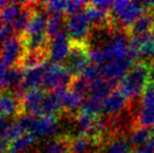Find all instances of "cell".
I'll list each match as a JSON object with an SVG mask.
<instances>
[{"instance_id": "cell-1", "label": "cell", "mask_w": 154, "mask_h": 153, "mask_svg": "<svg viewBox=\"0 0 154 153\" xmlns=\"http://www.w3.org/2000/svg\"><path fill=\"white\" fill-rule=\"evenodd\" d=\"M149 84V63L135 62L119 84V89L130 104L140 102L147 85Z\"/></svg>"}, {"instance_id": "cell-2", "label": "cell", "mask_w": 154, "mask_h": 153, "mask_svg": "<svg viewBox=\"0 0 154 153\" xmlns=\"http://www.w3.org/2000/svg\"><path fill=\"white\" fill-rule=\"evenodd\" d=\"M145 12H147V10L142 1H116L110 11L112 26L129 33L134 22Z\"/></svg>"}, {"instance_id": "cell-3", "label": "cell", "mask_w": 154, "mask_h": 153, "mask_svg": "<svg viewBox=\"0 0 154 153\" xmlns=\"http://www.w3.org/2000/svg\"><path fill=\"white\" fill-rule=\"evenodd\" d=\"M154 127V83H149L136 106L135 128Z\"/></svg>"}, {"instance_id": "cell-4", "label": "cell", "mask_w": 154, "mask_h": 153, "mask_svg": "<svg viewBox=\"0 0 154 153\" xmlns=\"http://www.w3.org/2000/svg\"><path fill=\"white\" fill-rule=\"evenodd\" d=\"M66 29L68 31L70 40L90 43L92 27L85 12L69 16L66 20Z\"/></svg>"}, {"instance_id": "cell-5", "label": "cell", "mask_w": 154, "mask_h": 153, "mask_svg": "<svg viewBox=\"0 0 154 153\" xmlns=\"http://www.w3.org/2000/svg\"><path fill=\"white\" fill-rule=\"evenodd\" d=\"M24 50L22 39L18 34H13L10 39L2 45L0 54V63L10 68V66L15 65L20 58L21 54Z\"/></svg>"}, {"instance_id": "cell-6", "label": "cell", "mask_w": 154, "mask_h": 153, "mask_svg": "<svg viewBox=\"0 0 154 153\" xmlns=\"http://www.w3.org/2000/svg\"><path fill=\"white\" fill-rule=\"evenodd\" d=\"M69 34L66 27L60 31L51 41L49 46V59L54 63H61L69 55Z\"/></svg>"}, {"instance_id": "cell-7", "label": "cell", "mask_w": 154, "mask_h": 153, "mask_svg": "<svg viewBox=\"0 0 154 153\" xmlns=\"http://www.w3.org/2000/svg\"><path fill=\"white\" fill-rule=\"evenodd\" d=\"M49 59V47L46 48L39 49V50L29 51L23 50L20 58L18 59L17 63L15 64L19 68L25 70H32L34 68H37L47 62Z\"/></svg>"}, {"instance_id": "cell-8", "label": "cell", "mask_w": 154, "mask_h": 153, "mask_svg": "<svg viewBox=\"0 0 154 153\" xmlns=\"http://www.w3.org/2000/svg\"><path fill=\"white\" fill-rule=\"evenodd\" d=\"M57 115H47L37 118L29 134L36 139L43 136H51L60 130V123Z\"/></svg>"}, {"instance_id": "cell-9", "label": "cell", "mask_w": 154, "mask_h": 153, "mask_svg": "<svg viewBox=\"0 0 154 153\" xmlns=\"http://www.w3.org/2000/svg\"><path fill=\"white\" fill-rule=\"evenodd\" d=\"M130 103L120 89H116L105 99L103 105V115L106 116H116L130 107Z\"/></svg>"}, {"instance_id": "cell-10", "label": "cell", "mask_w": 154, "mask_h": 153, "mask_svg": "<svg viewBox=\"0 0 154 153\" xmlns=\"http://www.w3.org/2000/svg\"><path fill=\"white\" fill-rule=\"evenodd\" d=\"M44 94L43 90L40 88L29 90L21 102L23 115H31L35 118H41V103L44 98Z\"/></svg>"}, {"instance_id": "cell-11", "label": "cell", "mask_w": 154, "mask_h": 153, "mask_svg": "<svg viewBox=\"0 0 154 153\" xmlns=\"http://www.w3.org/2000/svg\"><path fill=\"white\" fill-rule=\"evenodd\" d=\"M128 135H114L100 145L97 153H132Z\"/></svg>"}, {"instance_id": "cell-12", "label": "cell", "mask_w": 154, "mask_h": 153, "mask_svg": "<svg viewBox=\"0 0 154 153\" xmlns=\"http://www.w3.org/2000/svg\"><path fill=\"white\" fill-rule=\"evenodd\" d=\"M23 115L21 102L17 101L10 91L0 92V116H20Z\"/></svg>"}, {"instance_id": "cell-13", "label": "cell", "mask_w": 154, "mask_h": 153, "mask_svg": "<svg viewBox=\"0 0 154 153\" xmlns=\"http://www.w3.org/2000/svg\"><path fill=\"white\" fill-rule=\"evenodd\" d=\"M154 27V12L147 11L134 22L129 31L130 37L150 35Z\"/></svg>"}, {"instance_id": "cell-14", "label": "cell", "mask_w": 154, "mask_h": 153, "mask_svg": "<svg viewBox=\"0 0 154 153\" xmlns=\"http://www.w3.org/2000/svg\"><path fill=\"white\" fill-rule=\"evenodd\" d=\"M49 64H51V62L47 61L44 64H42L41 66H39V67L25 72L24 80L22 82V85L25 87V89L26 90L36 89L40 85H42L45 72H46Z\"/></svg>"}, {"instance_id": "cell-15", "label": "cell", "mask_w": 154, "mask_h": 153, "mask_svg": "<svg viewBox=\"0 0 154 153\" xmlns=\"http://www.w3.org/2000/svg\"><path fill=\"white\" fill-rule=\"evenodd\" d=\"M70 134H60L47 142L40 153H71L70 152Z\"/></svg>"}, {"instance_id": "cell-16", "label": "cell", "mask_w": 154, "mask_h": 153, "mask_svg": "<svg viewBox=\"0 0 154 153\" xmlns=\"http://www.w3.org/2000/svg\"><path fill=\"white\" fill-rule=\"evenodd\" d=\"M41 115L42 116L47 115H63V105L60 98L53 93V92H45L43 101L41 103Z\"/></svg>"}, {"instance_id": "cell-17", "label": "cell", "mask_w": 154, "mask_h": 153, "mask_svg": "<svg viewBox=\"0 0 154 153\" xmlns=\"http://www.w3.org/2000/svg\"><path fill=\"white\" fill-rule=\"evenodd\" d=\"M151 139V129L149 128H135L128 134V141L133 151L146 146Z\"/></svg>"}, {"instance_id": "cell-18", "label": "cell", "mask_w": 154, "mask_h": 153, "mask_svg": "<svg viewBox=\"0 0 154 153\" xmlns=\"http://www.w3.org/2000/svg\"><path fill=\"white\" fill-rule=\"evenodd\" d=\"M23 2L11 1V3L0 12V17H1L4 24H12L13 21L20 14Z\"/></svg>"}, {"instance_id": "cell-19", "label": "cell", "mask_w": 154, "mask_h": 153, "mask_svg": "<svg viewBox=\"0 0 154 153\" xmlns=\"http://www.w3.org/2000/svg\"><path fill=\"white\" fill-rule=\"evenodd\" d=\"M34 142L35 139L31 134H24L8 145L6 153H25Z\"/></svg>"}, {"instance_id": "cell-20", "label": "cell", "mask_w": 154, "mask_h": 153, "mask_svg": "<svg viewBox=\"0 0 154 153\" xmlns=\"http://www.w3.org/2000/svg\"><path fill=\"white\" fill-rule=\"evenodd\" d=\"M64 22H65V18L63 17V14L51 15V17L48 19V22H47L46 31H45L46 35L51 39V41L60 31H62L64 29L63 27Z\"/></svg>"}, {"instance_id": "cell-21", "label": "cell", "mask_w": 154, "mask_h": 153, "mask_svg": "<svg viewBox=\"0 0 154 153\" xmlns=\"http://www.w3.org/2000/svg\"><path fill=\"white\" fill-rule=\"evenodd\" d=\"M69 90H72L86 100L90 94V82L83 77H75L69 85Z\"/></svg>"}, {"instance_id": "cell-22", "label": "cell", "mask_w": 154, "mask_h": 153, "mask_svg": "<svg viewBox=\"0 0 154 153\" xmlns=\"http://www.w3.org/2000/svg\"><path fill=\"white\" fill-rule=\"evenodd\" d=\"M67 1H46L43 2L45 10L51 15L55 14H63L64 15L65 10H66Z\"/></svg>"}, {"instance_id": "cell-23", "label": "cell", "mask_w": 154, "mask_h": 153, "mask_svg": "<svg viewBox=\"0 0 154 153\" xmlns=\"http://www.w3.org/2000/svg\"><path fill=\"white\" fill-rule=\"evenodd\" d=\"M88 2L86 1H67L65 15L72 16L78 13H81L82 10H85Z\"/></svg>"}, {"instance_id": "cell-24", "label": "cell", "mask_w": 154, "mask_h": 153, "mask_svg": "<svg viewBox=\"0 0 154 153\" xmlns=\"http://www.w3.org/2000/svg\"><path fill=\"white\" fill-rule=\"evenodd\" d=\"M113 3L114 1H107V0H97V1H90L89 4H91L92 6L97 8V10L100 11H103V12H106V13H110L111 11L112 6H113Z\"/></svg>"}, {"instance_id": "cell-25", "label": "cell", "mask_w": 154, "mask_h": 153, "mask_svg": "<svg viewBox=\"0 0 154 153\" xmlns=\"http://www.w3.org/2000/svg\"><path fill=\"white\" fill-rule=\"evenodd\" d=\"M132 153H154V139H151V141L146 146L135 149Z\"/></svg>"}, {"instance_id": "cell-26", "label": "cell", "mask_w": 154, "mask_h": 153, "mask_svg": "<svg viewBox=\"0 0 154 153\" xmlns=\"http://www.w3.org/2000/svg\"><path fill=\"white\" fill-rule=\"evenodd\" d=\"M10 125H11V122H8V121H6L4 118L0 116V141H2V139H3L4 134H5L6 130H8V128L10 127Z\"/></svg>"}, {"instance_id": "cell-27", "label": "cell", "mask_w": 154, "mask_h": 153, "mask_svg": "<svg viewBox=\"0 0 154 153\" xmlns=\"http://www.w3.org/2000/svg\"><path fill=\"white\" fill-rule=\"evenodd\" d=\"M151 39H152V42H153V44H154V27H153L152 32H151Z\"/></svg>"}, {"instance_id": "cell-28", "label": "cell", "mask_w": 154, "mask_h": 153, "mask_svg": "<svg viewBox=\"0 0 154 153\" xmlns=\"http://www.w3.org/2000/svg\"><path fill=\"white\" fill-rule=\"evenodd\" d=\"M4 25H3V21H2V19H1V17H0V31L2 29V27H3Z\"/></svg>"}, {"instance_id": "cell-29", "label": "cell", "mask_w": 154, "mask_h": 153, "mask_svg": "<svg viewBox=\"0 0 154 153\" xmlns=\"http://www.w3.org/2000/svg\"><path fill=\"white\" fill-rule=\"evenodd\" d=\"M153 12H154V8H153Z\"/></svg>"}]
</instances>
